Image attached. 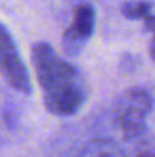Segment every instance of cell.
<instances>
[{
    "instance_id": "6da1fadb",
    "label": "cell",
    "mask_w": 155,
    "mask_h": 157,
    "mask_svg": "<svg viewBox=\"0 0 155 157\" xmlns=\"http://www.w3.org/2000/svg\"><path fill=\"white\" fill-rule=\"evenodd\" d=\"M31 58L47 111L59 117L79 113L90 96V86L84 72L62 58L47 41L32 44Z\"/></svg>"
},
{
    "instance_id": "7a4b0ae2",
    "label": "cell",
    "mask_w": 155,
    "mask_h": 157,
    "mask_svg": "<svg viewBox=\"0 0 155 157\" xmlns=\"http://www.w3.org/2000/svg\"><path fill=\"white\" fill-rule=\"evenodd\" d=\"M152 105V93L146 87H131L116 98L111 107V121L123 142L149 130Z\"/></svg>"
},
{
    "instance_id": "3957f363",
    "label": "cell",
    "mask_w": 155,
    "mask_h": 157,
    "mask_svg": "<svg viewBox=\"0 0 155 157\" xmlns=\"http://www.w3.org/2000/svg\"><path fill=\"white\" fill-rule=\"evenodd\" d=\"M0 76L14 92L20 95H29L32 92L28 67L11 31L3 23H0Z\"/></svg>"
},
{
    "instance_id": "277c9868",
    "label": "cell",
    "mask_w": 155,
    "mask_h": 157,
    "mask_svg": "<svg viewBox=\"0 0 155 157\" xmlns=\"http://www.w3.org/2000/svg\"><path fill=\"white\" fill-rule=\"evenodd\" d=\"M96 29V12L93 5L81 3L75 8L72 23L64 29L61 48L65 56L73 58L84 51Z\"/></svg>"
},
{
    "instance_id": "5b68a950",
    "label": "cell",
    "mask_w": 155,
    "mask_h": 157,
    "mask_svg": "<svg viewBox=\"0 0 155 157\" xmlns=\"http://www.w3.org/2000/svg\"><path fill=\"white\" fill-rule=\"evenodd\" d=\"M28 130V113L21 99L0 89V145L20 140Z\"/></svg>"
},
{
    "instance_id": "8992f818",
    "label": "cell",
    "mask_w": 155,
    "mask_h": 157,
    "mask_svg": "<svg viewBox=\"0 0 155 157\" xmlns=\"http://www.w3.org/2000/svg\"><path fill=\"white\" fill-rule=\"evenodd\" d=\"M120 145L123 157H155V144L151 128L138 137L125 140Z\"/></svg>"
},
{
    "instance_id": "52a82bcc",
    "label": "cell",
    "mask_w": 155,
    "mask_h": 157,
    "mask_svg": "<svg viewBox=\"0 0 155 157\" xmlns=\"http://www.w3.org/2000/svg\"><path fill=\"white\" fill-rule=\"evenodd\" d=\"M78 157H123L122 145L114 139L98 137L90 140Z\"/></svg>"
},
{
    "instance_id": "ba28073f",
    "label": "cell",
    "mask_w": 155,
    "mask_h": 157,
    "mask_svg": "<svg viewBox=\"0 0 155 157\" xmlns=\"http://www.w3.org/2000/svg\"><path fill=\"white\" fill-rule=\"evenodd\" d=\"M123 17L129 20H142L146 25L149 32L154 31V15H152V5L146 0H132L126 2L122 6Z\"/></svg>"
}]
</instances>
